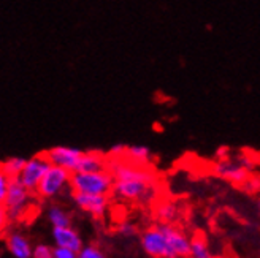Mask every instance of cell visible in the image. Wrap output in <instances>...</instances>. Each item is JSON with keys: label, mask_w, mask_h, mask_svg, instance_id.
Returning <instances> with one entry per match:
<instances>
[{"label": "cell", "mask_w": 260, "mask_h": 258, "mask_svg": "<svg viewBox=\"0 0 260 258\" xmlns=\"http://www.w3.org/2000/svg\"><path fill=\"white\" fill-rule=\"evenodd\" d=\"M107 170L114 177L113 193L116 198L124 201H137L146 204L155 198V180L154 173L141 168V166L124 162L122 159H110Z\"/></svg>", "instance_id": "6da1fadb"}, {"label": "cell", "mask_w": 260, "mask_h": 258, "mask_svg": "<svg viewBox=\"0 0 260 258\" xmlns=\"http://www.w3.org/2000/svg\"><path fill=\"white\" fill-rule=\"evenodd\" d=\"M140 242L152 258H186L190 253V239L173 224H157L145 230Z\"/></svg>", "instance_id": "7a4b0ae2"}, {"label": "cell", "mask_w": 260, "mask_h": 258, "mask_svg": "<svg viewBox=\"0 0 260 258\" xmlns=\"http://www.w3.org/2000/svg\"><path fill=\"white\" fill-rule=\"evenodd\" d=\"M70 187L73 192L108 197V193L113 192L114 187V177L108 170L97 173H72Z\"/></svg>", "instance_id": "3957f363"}, {"label": "cell", "mask_w": 260, "mask_h": 258, "mask_svg": "<svg viewBox=\"0 0 260 258\" xmlns=\"http://www.w3.org/2000/svg\"><path fill=\"white\" fill-rule=\"evenodd\" d=\"M30 201V190L24 187V184L19 180V177L10 180V189L5 197V201L2 203V211L11 220H16L21 217V214L25 211L27 204Z\"/></svg>", "instance_id": "277c9868"}, {"label": "cell", "mask_w": 260, "mask_h": 258, "mask_svg": "<svg viewBox=\"0 0 260 258\" xmlns=\"http://www.w3.org/2000/svg\"><path fill=\"white\" fill-rule=\"evenodd\" d=\"M70 180H72V173L69 170L51 165V168L42 179L40 186H38L37 193L42 198H54L70 184Z\"/></svg>", "instance_id": "5b68a950"}, {"label": "cell", "mask_w": 260, "mask_h": 258, "mask_svg": "<svg viewBox=\"0 0 260 258\" xmlns=\"http://www.w3.org/2000/svg\"><path fill=\"white\" fill-rule=\"evenodd\" d=\"M252 168V162L248 157H241L238 160H220L214 165V174L227 179L235 184H244L249 177Z\"/></svg>", "instance_id": "8992f818"}, {"label": "cell", "mask_w": 260, "mask_h": 258, "mask_svg": "<svg viewBox=\"0 0 260 258\" xmlns=\"http://www.w3.org/2000/svg\"><path fill=\"white\" fill-rule=\"evenodd\" d=\"M49 168H51V162L48 160L46 156H35L25 163L24 170L19 176V180L27 190L30 192L37 190Z\"/></svg>", "instance_id": "52a82bcc"}, {"label": "cell", "mask_w": 260, "mask_h": 258, "mask_svg": "<svg viewBox=\"0 0 260 258\" xmlns=\"http://www.w3.org/2000/svg\"><path fill=\"white\" fill-rule=\"evenodd\" d=\"M83 151L70 146H56L46 152V157L51 165L60 166V168L69 170L70 173H76L80 162L83 159Z\"/></svg>", "instance_id": "ba28073f"}, {"label": "cell", "mask_w": 260, "mask_h": 258, "mask_svg": "<svg viewBox=\"0 0 260 258\" xmlns=\"http://www.w3.org/2000/svg\"><path fill=\"white\" fill-rule=\"evenodd\" d=\"M73 203L83 212L92 215L95 218L103 217L108 209V198L107 197L87 195V193H80V192H73Z\"/></svg>", "instance_id": "9c48e42d"}, {"label": "cell", "mask_w": 260, "mask_h": 258, "mask_svg": "<svg viewBox=\"0 0 260 258\" xmlns=\"http://www.w3.org/2000/svg\"><path fill=\"white\" fill-rule=\"evenodd\" d=\"M53 241L56 244V247H65L75 252H80L84 247L80 233L72 227L53 228Z\"/></svg>", "instance_id": "30bf717a"}, {"label": "cell", "mask_w": 260, "mask_h": 258, "mask_svg": "<svg viewBox=\"0 0 260 258\" xmlns=\"http://www.w3.org/2000/svg\"><path fill=\"white\" fill-rule=\"evenodd\" d=\"M7 249L13 258H34V249L24 235L13 231L7 236Z\"/></svg>", "instance_id": "8fae6325"}, {"label": "cell", "mask_w": 260, "mask_h": 258, "mask_svg": "<svg viewBox=\"0 0 260 258\" xmlns=\"http://www.w3.org/2000/svg\"><path fill=\"white\" fill-rule=\"evenodd\" d=\"M108 160L99 152H84L76 173H97L107 170Z\"/></svg>", "instance_id": "7c38bea8"}, {"label": "cell", "mask_w": 260, "mask_h": 258, "mask_svg": "<svg viewBox=\"0 0 260 258\" xmlns=\"http://www.w3.org/2000/svg\"><path fill=\"white\" fill-rule=\"evenodd\" d=\"M125 159L130 163H135L138 166L146 165L151 160V149L148 146L143 144H134V146H127V152H125Z\"/></svg>", "instance_id": "4fadbf2b"}, {"label": "cell", "mask_w": 260, "mask_h": 258, "mask_svg": "<svg viewBox=\"0 0 260 258\" xmlns=\"http://www.w3.org/2000/svg\"><path fill=\"white\" fill-rule=\"evenodd\" d=\"M155 217L159 218L160 224H173L179 217V209L175 203L165 201L157 206V209H155Z\"/></svg>", "instance_id": "5bb4252c"}, {"label": "cell", "mask_w": 260, "mask_h": 258, "mask_svg": "<svg viewBox=\"0 0 260 258\" xmlns=\"http://www.w3.org/2000/svg\"><path fill=\"white\" fill-rule=\"evenodd\" d=\"M48 222L53 225V228H62V227H70V215L65 212L59 206H49L46 211Z\"/></svg>", "instance_id": "9a60e30c"}, {"label": "cell", "mask_w": 260, "mask_h": 258, "mask_svg": "<svg viewBox=\"0 0 260 258\" xmlns=\"http://www.w3.org/2000/svg\"><path fill=\"white\" fill-rule=\"evenodd\" d=\"M25 163H27V160L22 157H10L2 162V173L7 174L10 179H16L21 176Z\"/></svg>", "instance_id": "2e32d148"}, {"label": "cell", "mask_w": 260, "mask_h": 258, "mask_svg": "<svg viewBox=\"0 0 260 258\" xmlns=\"http://www.w3.org/2000/svg\"><path fill=\"white\" fill-rule=\"evenodd\" d=\"M189 258H213V253L208 247V242L202 236H193L190 239V253Z\"/></svg>", "instance_id": "e0dca14e"}, {"label": "cell", "mask_w": 260, "mask_h": 258, "mask_svg": "<svg viewBox=\"0 0 260 258\" xmlns=\"http://www.w3.org/2000/svg\"><path fill=\"white\" fill-rule=\"evenodd\" d=\"M78 258H107V255L102 252L97 246H84L80 252H78Z\"/></svg>", "instance_id": "ac0fdd59"}, {"label": "cell", "mask_w": 260, "mask_h": 258, "mask_svg": "<svg viewBox=\"0 0 260 258\" xmlns=\"http://www.w3.org/2000/svg\"><path fill=\"white\" fill-rule=\"evenodd\" d=\"M34 258H54V249L46 244H38L34 247Z\"/></svg>", "instance_id": "d6986e66"}, {"label": "cell", "mask_w": 260, "mask_h": 258, "mask_svg": "<svg viewBox=\"0 0 260 258\" xmlns=\"http://www.w3.org/2000/svg\"><path fill=\"white\" fill-rule=\"evenodd\" d=\"M118 231H119V235L124 236V238H134L137 235V227L132 225V224H128V222H124V224L119 225Z\"/></svg>", "instance_id": "ffe728a7"}, {"label": "cell", "mask_w": 260, "mask_h": 258, "mask_svg": "<svg viewBox=\"0 0 260 258\" xmlns=\"http://www.w3.org/2000/svg\"><path fill=\"white\" fill-rule=\"evenodd\" d=\"M10 177L4 173H0V203L5 201V197L8 193V189H10Z\"/></svg>", "instance_id": "44dd1931"}, {"label": "cell", "mask_w": 260, "mask_h": 258, "mask_svg": "<svg viewBox=\"0 0 260 258\" xmlns=\"http://www.w3.org/2000/svg\"><path fill=\"white\" fill-rule=\"evenodd\" d=\"M54 258H78V252L65 247H54Z\"/></svg>", "instance_id": "7402d4cb"}, {"label": "cell", "mask_w": 260, "mask_h": 258, "mask_svg": "<svg viewBox=\"0 0 260 258\" xmlns=\"http://www.w3.org/2000/svg\"><path fill=\"white\" fill-rule=\"evenodd\" d=\"M125 152H127V146L119 143V144L111 146V149H110V156H111L113 159H122V157H125Z\"/></svg>", "instance_id": "603a6c76"}, {"label": "cell", "mask_w": 260, "mask_h": 258, "mask_svg": "<svg viewBox=\"0 0 260 258\" xmlns=\"http://www.w3.org/2000/svg\"><path fill=\"white\" fill-rule=\"evenodd\" d=\"M258 208H260V200H258Z\"/></svg>", "instance_id": "cb8c5ba5"}]
</instances>
